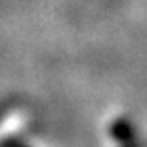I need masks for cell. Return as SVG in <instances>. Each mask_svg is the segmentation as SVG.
I'll use <instances>...</instances> for the list:
<instances>
[{"instance_id":"1","label":"cell","mask_w":147,"mask_h":147,"mask_svg":"<svg viewBox=\"0 0 147 147\" xmlns=\"http://www.w3.org/2000/svg\"><path fill=\"white\" fill-rule=\"evenodd\" d=\"M14 147H18V145H14Z\"/></svg>"}]
</instances>
